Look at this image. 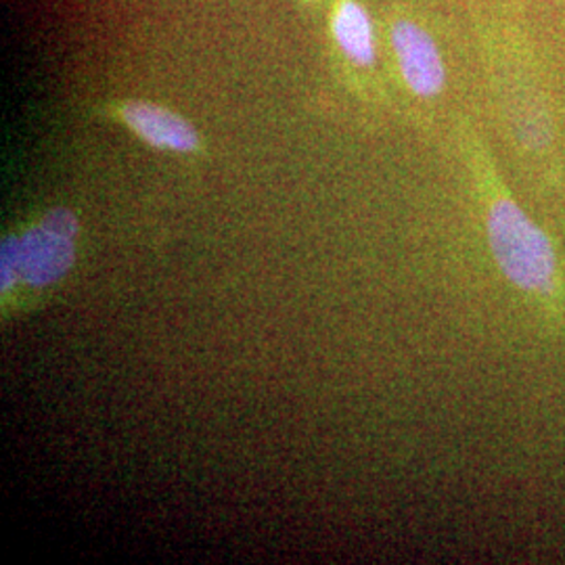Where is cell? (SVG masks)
<instances>
[{"label":"cell","instance_id":"6da1fadb","mask_svg":"<svg viewBox=\"0 0 565 565\" xmlns=\"http://www.w3.org/2000/svg\"><path fill=\"white\" fill-rule=\"evenodd\" d=\"M482 189L486 242L501 275L546 323L565 333V275L551 237L492 170H482Z\"/></svg>","mask_w":565,"mask_h":565},{"label":"cell","instance_id":"7a4b0ae2","mask_svg":"<svg viewBox=\"0 0 565 565\" xmlns=\"http://www.w3.org/2000/svg\"><path fill=\"white\" fill-rule=\"evenodd\" d=\"M76 216L57 207L41 223L23 231L20 237L2 243V291L25 282L28 287H46L60 281L76 260Z\"/></svg>","mask_w":565,"mask_h":565},{"label":"cell","instance_id":"3957f363","mask_svg":"<svg viewBox=\"0 0 565 565\" xmlns=\"http://www.w3.org/2000/svg\"><path fill=\"white\" fill-rule=\"evenodd\" d=\"M403 81L417 97H436L446 82L445 61L434 39L415 21L398 20L390 32Z\"/></svg>","mask_w":565,"mask_h":565},{"label":"cell","instance_id":"277c9868","mask_svg":"<svg viewBox=\"0 0 565 565\" xmlns=\"http://www.w3.org/2000/svg\"><path fill=\"white\" fill-rule=\"evenodd\" d=\"M120 118L139 139L156 149L191 153L200 147L198 130L179 114L162 105L126 103L120 107Z\"/></svg>","mask_w":565,"mask_h":565},{"label":"cell","instance_id":"5b68a950","mask_svg":"<svg viewBox=\"0 0 565 565\" xmlns=\"http://www.w3.org/2000/svg\"><path fill=\"white\" fill-rule=\"evenodd\" d=\"M333 39L340 44L343 55L356 65L369 67L375 61V36L373 23L363 4L356 0H340L331 21Z\"/></svg>","mask_w":565,"mask_h":565}]
</instances>
